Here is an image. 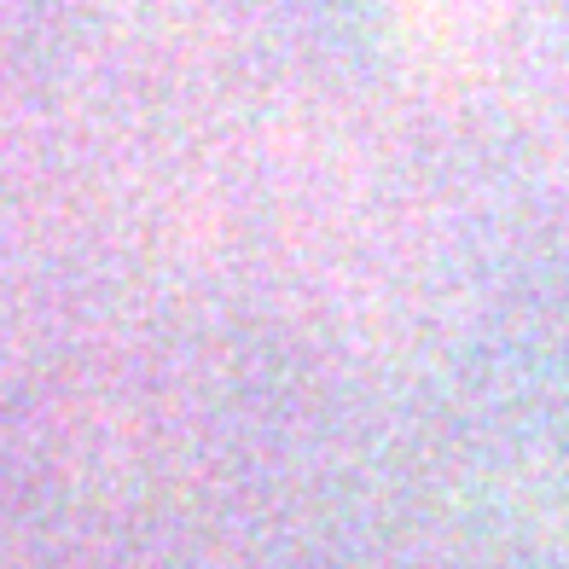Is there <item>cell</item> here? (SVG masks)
<instances>
[{
	"mask_svg": "<svg viewBox=\"0 0 569 569\" xmlns=\"http://www.w3.org/2000/svg\"><path fill=\"white\" fill-rule=\"evenodd\" d=\"M407 41L436 64H471L500 41L517 0H390Z\"/></svg>",
	"mask_w": 569,
	"mask_h": 569,
	"instance_id": "6da1fadb",
	"label": "cell"
}]
</instances>
